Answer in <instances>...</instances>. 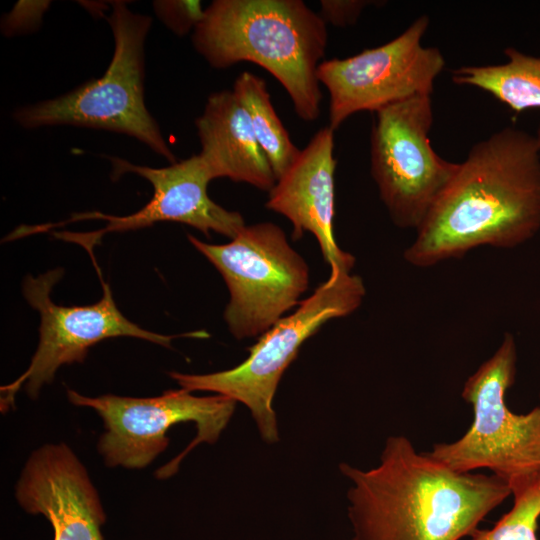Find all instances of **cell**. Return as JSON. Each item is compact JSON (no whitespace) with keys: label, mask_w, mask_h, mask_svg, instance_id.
<instances>
[{"label":"cell","mask_w":540,"mask_h":540,"mask_svg":"<svg viewBox=\"0 0 540 540\" xmlns=\"http://www.w3.org/2000/svg\"><path fill=\"white\" fill-rule=\"evenodd\" d=\"M327 42L326 23L302 0H215L192 34L215 69L252 62L269 72L304 121L320 116L317 69Z\"/></svg>","instance_id":"cell-3"},{"label":"cell","mask_w":540,"mask_h":540,"mask_svg":"<svg viewBox=\"0 0 540 540\" xmlns=\"http://www.w3.org/2000/svg\"><path fill=\"white\" fill-rule=\"evenodd\" d=\"M99 274V273H98ZM63 276L57 268L45 274L27 276L23 295L40 313L39 344L27 370L14 382L1 387V411L14 406V398L23 386L31 399H36L43 385L53 381L58 368L82 363L90 347L112 337H134L171 348L178 337H204L205 332L162 335L139 327L118 309L108 283L102 276V297L92 305L62 306L51 299L53 287Z\"/></svg>","instance_id":"cell-10"},{"label":"cell","mask_w":540,"mask_h":540,"mask_svg":"<svg viewBox=\"0 0 540 540\" xmlns=\"http://www.w3.org/2000/svg\"><path fill=\"white\" fill-rule=\"evenodd\" d=\"M374 3L367 0H321L319 15L326 24L346 27L354 24L363 9Z\"/></svg>","instance_id":"cell-20"},{"label":"cell","mask_w":540,"mask_h":540,"mask_svg":"<svg viewBox=\"0 0 540 540\" xmlns=\"http://www.w3.org/2000/svg\"><path fill=\"white\" fill-rule=\"evenodd\" d=\"M108 159L113 168V180L125 173H135L152 184L154 193L145 206L125 216L92 211L72 214L62 222L22 225L15 230L17 238L84 220L106 221V226L93 232H53L59 239L84 247L95 263L93 248L107 233L137 230L170 221L192 226L207 236L210 231H214L232 239L246 226L239 212L229 211L210 199L207 186L213 177L199 154L164 168L136 165L115 156H109Z\"/></svg>","instance_id":"cell-12"},{"label":"cell","mask_w":540,"mask_h":540,"mask_svg":"<svg viewBox=\"0 0 540 540\" xmlns=\"http://www.w3.org/2000/svg\"><path fill=\"white\" fill-rule=\"evenodd\" d=\"M540 230V146L505 127L474 144L417 229L407 262L428 267L482 245L512 248Z\"/></svg>","instance_id":"cell-1"},{"label":"cell","mask_w":540,"mask_h":540,"mask_svg":"<svg viewBox=\"0 0 540 540\" xmlns=\"http://www.w3.org/2000/svg\"><path fill=\"white\" fill-rule=\"evenodd\" d=\"M195 126L201 143L199 155L213 179L226 177L268 192L273 188L276 176L233 91L212 93Z\"/></svg>","instance_id":"cell-15"},{"label":"cell","mask_w":540,"mask_h":540,"mask_svg":"<svg viewBox=\"0 0 540 540\" xmlns=\"http://www.w3.org/2000/svg\"><path fill=\"white\" fill-rule=\"evenodd\" d=\"M339 468L352 483L353 540H460L512 494L496 475L454 471L404 436L387 438L374 468Z\"/></svg>","instance_id":"cell-2"},{"label":"cell","mask_w":540,"mask_h":540,"mask_svg":"<svg viewBox=\"0 0 540 540\" xmlns=\"http://www.w3.org/2000/svg\"><path fill=\"white\" fill-rule=\"evenodd\" d=\"M111 3L107 21L114 53L104 75L58 98L19 108L14 119L25 128L71 125L127 134L176 163L144 103V43L152 20L124 1Z\"/></svg>","instance_id":"cell-4"},{"label":"cell","mask_w":540,"mask_h":540,"mask_svg":"<svg viewBox=\"0 0 540 540\" xmlns=\"http://www.w3.org/2000/svg\"><path fill=\"white\" fill-rule=\"evenodd\" d=\"M190 243L222 275L230 293L224 319L237 339L264 334L300 304L309 284V267L270 222L245 226L229 243Z\"/></svg>","instance_id":"cell-7"},{"label":"cell","mask_w":540,"mask_h":540,"mask_svg":"<svg viewBox=\"0 0 540 540\" xmlns=\"http://www.w3.org/2000/svg\"><path fill=\"white\" fill-rule=\"evenodd\" d=\"M504 55L507 60L502 64L453 69V82L479 88L516 112L540 108V56L513 47L506 48ZM535 138L540 146V126Z\"/></svg>","instance_id":"cell-16"},{"label":"cell","mask_w":540,"mask_h":540,"mask_svg":"<svg viewBox=\"0 0 540 540\" xmlns=\"http://www.w3.org/2000/svg\"><path fill=\"white\" fill-rule=\"evenodd\" d=\"M429 23V17L421 15L381 46L319 64L317 77L329 93L328 126L333 131L355 113H375L403 100L432 94L445 59L438 48L422 44Z\"/></svg>","instance_id":"cell-11"},{"label":"cell","mask_w":540,"mask_h":540,"mask_svg":"<svg viewBox=\"0 0 540 540\" xmlns=\"http://www.w3.org/2000/svg\"><path fill=\"white\" fill-rule=\"evenodd\" d=\"M365 296L362 279L343 271H330L329 278L289 316L282 317L249 348L239 365L209 374L170 372L181 388L210 391L244 404L251 412L261 438L279 440L272 401L280 379L296 358L301 345L333 318L354 312Z\"/></svg>","instance_id":"cell-5"},{"label":"cell","mask_w":540,"mask_h":540,"mask_svg":"<svg viewBox=\"0 0 540 540\" xmlns=\"http://www.w3.org/2000/svg\"><path fill=\"white\" fill-rule=\"evenodd\" d=\"M512 495V508L491 529H477L472 540H538L540 472Z\"/></svg>","instance_id":"cell-18"},{"label":"cell","mask_w":540,"mask_h":540,"mask_svg":"<svg viewBox=\"0 0 540 540\" xmlns=\"http://www.w3.org/2000/svg\"><path fill=\"white\" fill-rule=\"evenodd\" d=\"M516 360L514 337L506 333L494 355L463 386L462 397L474 413L470 428L458 440L435 444L427 452L457 472L487 468L511 493L540 472V405L515 414L506 404Z\"/></svg>","instance_id":"cell-6"},{"label":"cell","mask_w":540,"mask_h":540,"mask_svg":"<svg viewBox=\"0 0 540 540\" xmlns=\"http://www.w3.org/2000/svg\"><path fill=\"white\" fill-rule=\"evenodd\" d=\"M232 91L246 110L258 144L277 180L295 162L301 150L292 142L277 115L264 79L244 71L236 78Z\"/></svg>","instance_id":"cell-17"},{"label":"cell","mask_w":540,"mask_h":540,"mask_svg":"<svg viewBox=\"0 0 540 540\" xmlns=\"http://www.w3.org/2000/svg\"><path fill=\"white\" fill-rule=\"evenodd\" d=\"M67 396L74 405L92 408L103 419L106 431L99 438L98 450L109 467L149 465L167 448L166 433L173 425L193 422L196 437L177 457L157 470L158 479L174 475L181 460L198 444L215 443L237 403L220 394L198 397L184 388L148 398L112 394L88 397L71 389H67Z\"/></svg>","instance_id":"cell-8"},{"label":"cell","mask_w":540,"mask_h":540,"mask_svg":"<svg viewBox=\"0 0 540 540\" xmlns=\"http://www.w3.org/2000/svg\"><path fill=\"white\" fill-rule=\"evenodd\" d=\"M334 131L318 130L295 162L276 180L266 207L292 224V238L314 235L331 271L351 272L355 258L339 248L334 236Z\"/></svg>","instance_id":"cell-14"},{"label":"cell","mask_w":540,"mask_h":540,"mask_svg":"<svg viewBox=\"0 0 540 540\" xmlns=\"http://www.w3.org/2000/svg\"><path fill=\"white\" fill-rule=\"evenodd\" d=\"M431 95H419L375 112L371 131V175L397 226L420 227L458 163L433 149Z\"/></svg>","instance_id":"cell-9"},{"label":"cell","mask_w":540,"mask_h":540,"mask_svg":"<svg viewBox=\"0 0 540 540\" xmlns=\"http://www.w3.org/2000/svg\"><path fill=\"white\" fill-rule=\"evenodd\" d=\"M153 7L159 19L178 36L194 30L205 15L200 1H154Z\"/></svg>","instance_id":"cell-19"},{"label":"cell","mask_w":540,"mask_h":540,"mask_svg":"<svg viewBox=\"0 0 540 540\" xmlns=\"http://www.w3.org/2000/svg\"><path fill=\"white\" fill-rule=\"evenodd\" d=\"M16 498L30 514H42L54 540H103L106 515L97 490L73 451L64 443L47 444L29 457Z\"/></svg>","instance_id":"cell-13"}]
</instances>
